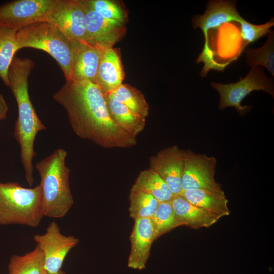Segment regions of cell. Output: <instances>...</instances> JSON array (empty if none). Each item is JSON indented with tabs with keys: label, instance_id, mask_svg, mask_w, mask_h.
<instances>
[{
	"label": "cell",
	"instance_id": "6da1fadb",
	"mask_svg": "<svg viewBox=\"0 0 274 274\" xmlns=\"http://www.w3.org/2000/svg\"><path fill=\"white\" fill-rule=\"evenodd\" d=\"M53 98L65 109L79 137L105 149L136 144V138L122 130L110 117L105 96L96 84L86 80L66 82Z\"/></svg>",
	"mask_w": 274,
	"mask_h": 274
},
{
	"label": "cell",
	"instance_id": "7a4b0ae2",
	"mask_svg": "<svg viewBox=\"0 0 274 274\" xmlns=\"http://www.w3.org/2000/svg\"><path fill=\"white\" fill-rule=\"evenodd\" d=\"M35 66L28 58L14 57L8 71L9 86L16 99L18 117L15 123L14 136L20 149V158L28 185L33 183L32 161L36 153L34 144L37 134L46 127L38 117L28 93V79Z\"/></svg>",
	"mask_w": 274,
	"mask_h": 274
},
{
	"label": "cell",
	"instance_id": "3957f363",
	"mask_svg": "<svg viewBox=\"0 0 274 274\" xmlns=\"http://www.w3.org/2000/svg\"><path fill=\"white\" fill-rule=\"evenodd\" d=\"M66 151L59 148L35 164L40 175L44 217L61 218L74 201L70 186L71 170L65 164Z\"/></svg>",
	"mask_w": 274,
	"mask_h": 274
},
{
	"label": "cell",
	"instance_id": "277c9868",
	"mask_svg": "<svg viewBox=\"0 0 274 274\" xmlns=\"http://www.w3.org/2000/svg\"><path fill=\"white\" fill-rule=\"evenodd\" d=\"M43 217L40 184L25 188L17 182H0V225L36 228Z\"/></svg>",
	"mask_w": 274,
	"mask_h": 274
},
{
	"label": "cell",
	"instance_id": "5b68a950",
	"mask_svg": "<svg viewBox=\"0 0 274 274\" xmlns=\"http://www.w3.org/2000/svg\"><path fill=\"white\" fill-rule=\"evenodd\" d=\"M19 49L31 48L41 50L56 60L66 82L72 81V41L58 28L45 21L27 25L16 33Z\"/></svg>",
	"mask_w": 274,
	"mask_h": 274
},
{
	"label": "cell",
	"instance_id": "8992f818",
	"mask_svg": "<svg viewBox=\"0 0 274 274\" xmlns=\"http://www.w3.org/2000/svg\"><path fill=\"white\" fill-rule=\"evenodd\" d=\"M211 85L220 95L219 109L233 107L240 115L251 108L249 106L241 105L242 100L251 92L263 90L274 96L273 82L259 66L252 67L247 76L237 82L227 84L211 82Z\"/></svg>",
	"mask_w": 274,
	"mask_h": 274
},
{
	"label": "cell",
	"instance_id": "52a82bcc",
	"mask_svg": "<svg viewBox=\"0 0 274 274\" xmlns=\"http://www.w3.org/2000/svg\"><path fill=\"white\" fill-rule=\"evenodd\" d=\"M242 18L236 9L235 3L229 1H210L203 15L194 16L193 26L194 28H200L204 37V47L197 60L198 62L204 63V69L210 70L215 65L209 44V30L218 27L223 23L238 22Z\"/></svg>",
	"mask_w": 274,
	"mask_h": 274
},
{
	"label": "cell",
	"instance_id": "ba28073f",
	"mask_svg": "<svg viewBox=\"0 0 274 274\" xmlns=\"http://www.w3.org/2000/svg\"><path fill=\"white\" fill-rule=\"evenodd\" d=\"M184 166L182 176V191L203 189L223 193L221 185L215 179L217 160L213 156L183 150Z\"/></svg>",
	"mask_w": 274,
	"mask_h": 274
},
{
	"label": "cell",
	"instance_id": "9c48e42d",
	"mask_svg": "<svg viewBox=\"0 0 274 274\" xmlns=\"http://www.w3.org/2000/svg\"><path fill=\"white\" fill-rule=\"evenodd\" d=\"M56 0H16L0 6V26L17 32L30 24L47 21Z\"/></svg>",
	"mask_w": 274,
	"mask_h": 274
},
{
	"label": "cell",
	"instance_id": "30bf717a",
	"mask_svg": "<svg viewBox=\"0 0 274 274\" xmlns=\"http://www.w3.org/2000/svg\"><path fill=\"white\" fill-rule=\"evenodd\" d=\"M33 239L43 252L47 274L59 272L66 256L79 243L78 238L63 234L55 221L49 223L44 233L35 234Z\"/></svg>",
	"mask_w": 274,
	"mask_h": 274
},
{
	"label": "cell",
	"instance_id": "8fae6325",
	"mask_svg": "<svg viewBox=\"0 0 274 274\" xmlns=\"http://www.w3.org/2000/svg\"><path fill=\"white\" fill-rule=\"evenodd\" d=\"M71 40L86 42V19L79 0H56L47 18Z\"/></svg>",
	"mask_w": 274,
	"mask_h": 274
},
{
	"label": "cell",
	"instance_id": "7c38bea8",
	"mask_svg": "<svg viewBox=\"0 0 274 274\" xmlns=\"http://www.w3.org/2000/svg\"><path fill=\"white\" fill-rule=\"evenodd\" d=\"M149 164V168L161 178L173 196L179 195L182 192L183 150L177 145L163 149L150 157Z\"/></svg>",
	"mask_w": 274,
	"mask_h": 274
},
{
	"label": "cell",
	"instance_id": "4fadbf2b",
	"mask_svg": "<svg viewBox=\"0 0 274 274\" xmlns=\"http://www.w3.org/2000/svg\"><path fill=\"white\" fill-rule=\"evenodd\" d=\"M79 1L85 11L86 42L102 49L113 48L125 35V24L104 18Z\"/></svg>",
	"mask_w": 274,
	"mask_h": 274
},
{
	"label": "cell",
	"instance_id": "5bb4252c",
	"mask_svg": "<svg viewBox=\"0 0 274 274\" xmlns=\"http://www.w3.org/2000/svg\"><path fill=\"white\" fill-rule=\"evenodd\" d=\"M71 41L72 81L86 80L95 83L98 65L105 49L86 41Z\"/></svg>",
	"mask_w": 274,
	"mask_h": 274
},
{
	"label": "cell",
	"instance_id": "9a60e30c",
	"mask_svg": "<svg viewBox=\"0 0 274 274\" xmlns=\"http://www.w3.org/2000/svg\"><path fill=\"white\" fill-rule=\"evenodd\" d=\"M130 251L127 260L128 268L142 270L146 268L154 239V231L149 218L134 220L129 236Z\"/></svg>",
	"mask_w": 274,
	"mask_h": 274
},
{
	"label": "cell",
	"instance_id": "2e32d148",
	"mask_svg": "<svg viewBox=\"0 0 274 274\" xmlns=\"http://www.w3.org/2000/svg\"><path fill=\"white\" fill-rule=\"evenodd\" d=\"M125 74L117 49L104 50L98 65L95 84L105 96L111 93L121 84Z\"/></svg>",
	"mask_w": 274,
	"mask_h": 274
},
{
	"label": "cell",
	"instance_id": "e0dca14e",
	"mask_svg": "<svg viewBox=\"0 0 274 274\" xmlns=\"http://www.w3.org/2000/svg\"><path fill=\"white\" fill-rule=\"evenodd\" d=\"M179 226L198 229L208 228L220 219L217 215L194 206L182 196H175L170 201Z\"/></svg>",
	"mask_w": 274,
	"mask_h": 274
},
{
	"label": "cell",
	"instance_id": "ac0fdd59",
	"mask_svg": "<svg viewBox=\"0 0 274 274\" xmlns=\"http://www.w3.org/2000/svg\"><path fill=\"white\" fill-rule=\"evenodd\" d=\"M107 110L114 122L127 134L136 138L146 126V119L117 100L105 96Z\"/></svg>",
	"mask_w": 274,
	"mask_h": 274
},
{
	"label": "cell",
	"instance_id": "d6986e66",
	"mask_svg": "<svg viewBox=\"0 0 274 274\" xmlns=\"http://www.w3.org/2000/svg\"><path fill=\"white\" fill-rule=\"evenodd\" d=\"M179 195L191 204L211 212L220 218L230 214L228 207V200L224 192L191 189L183 191Z\"/></svg>",
	"mask_w": 274,
	"mask_h": 274
},
{
	"label": "cell",
	"instance_id": "ffe728a7",
	"mask_svg": "<svg viewBox=\"0 0 274 274\" xmlns=\"http://www.w3.org/2000/svg\"><path fill=\"white\" fill-rule=\"evenodd\" d=\"M131 189L138 190L152 195L158 202H169L174 197L166 184L150 168L140 172Z\"/></svg>",
	"mask_w": 274,
	"mask_h": 274
},
{
	"label": "cell",
	"instance_id": "44dd1931",
	"mask_svg": "<svg viewBox=\"0 0 274 274\" xmlns=\"http://www.w3.org/2000/svg\"><path fill=\"white\" fill-rule=\"evenodd\" d=\"M8 274H47L43 252L38 246L23 255H13L8 264Z\"/></svg>",
	"mask_w": 274,
	"mask_h": 274
},
{
	"label": "cell",
	"instance_id": "7402d4cb",
	"mask_svg": "<svg viewBox=\"0 0 274 274\" xmlns=\"http://www.w3.org/2000/svg\"><path fill=\"white\" fill-rule=\"evenodd\" d=\"M108 95L125 105L133 113L145 118L148 117L149 105L144 95L134 87L122 84Z\"/></svg>",
	"mask_w": 274,
	"mask_h": 274
},
{
	"label": "cell",
	"instance_id": "603a6c76",
	"mask_svg": "<svg viewBox=\"0 0 274 274\" xmlns=\"http://www.w3.org/2000/svg\"><path fill=\"white\" fill-rule=\"evenodd\" d=\"M16 33L12 29L0 26V78L7 87L8 71L16 52L19 50Z\"/></svg>",
	"mask_w": 274,
	"mask_h": 274
},
{
	"label": "cell",
	"instance_id": "cb8c5ba5",
	"mask_svg": "<svg viewBox=\"0 0 274 274\" xmlns=\"http://www.w3.org/2000/svg\"><path fill=\"white\" fill-rule=\"evenodd\" d=\"M128 199L129 215L134 221L141 218H150L159 203L151 194L138 190L130 189Z\"/></svg>",
	"mask_w": 274,
	"mask_h": 274
},
{
	"label": "cell",
	"instance_id": "d4e9b609",
	"mask_svg": "<svg viewBox=\"0 0 274 274\" xmlns=\"http://www.w3.org/2000/svg\"><path fill=\"white\" fill-rule=\"evenodd\" d=\"M89 8L104 18L126 24L128 21V12L122 2L115 0H81Z\"/></svg>",
	"mask_w": 274,
	"mask_h": 274
},
{
	"label": "cell",
	"instance_id": "484cf974",
	"mask_svg": "<svg viewBox=\"0 0 274 274\" xmlns=\"http://www.w3.org/2000/svg\"><path fill=\"white\" fill-rule=\"evenodd\" d=\"M265 43L260 48L246 51L247 64L251 67L263 66L274 76V34L270 30Z\"/></svg>",
	"mask_w": 274,
	"mask_h": 274
},
{
	"label": "cell",
	"instance_id": "4316f807",
	"mask_svg": "<svg viewBox=\"0 0 274 274\" xmlns=\"http://www.w3.org/2000/svg\"><path fill=\"white\" fill-rule=\"evenodd\" d=\"M150 219L155 241L164 234L179 227L170 202H160Z\"/></svg>",
	"mask_w": 274,
	"mask_h": 274
},
{
	"label": "cell",
	"instance_id": "83f0119b",
	"mask_svg": "<svg viewBox=\"0 0 274 274\" xmlns=\"http://www.w3.org/2000/svg\"><path fill=\"white\" fill-rule=\"evenodd\" d=\"M238 22L241 24L242 39L248 44L267 35L270 31V28L274 25V19L272 18L269 21L261 25L251 24L243 18Z\"/></svg>",
	"mask_w": 274,
	"mask_h": 274
},
{
	"label": "cell",
	"instance_id": "f1b7e54d",
	"mask_svg": "<svg viewBox=\"0 0 274 274\" xmlns=\"http://www.w3.org/2000/svg\"><path fill=\"white\" fill-rule=\"evenodd\" d=\"M8 107L2 94H0V121L4 120L7 117Z\"/></svg>",
	"mask_w": 274,
	"mask_h": 274
},
{
	"label": "cell",
	"instance_id": "f546056e",
	"mask_svg": "<svg viewBox=\"0 0 274 274\" xmlns=\"http://www.w3.org/2000/svg\"><path fill=\"white\" fill-rule=\"evenodd\" d=\"M56 274H65V273L61 269L59 272Z\"/></svg>",
	"mask_w": 274,
	"mask_h": 274
}]
</instances>
